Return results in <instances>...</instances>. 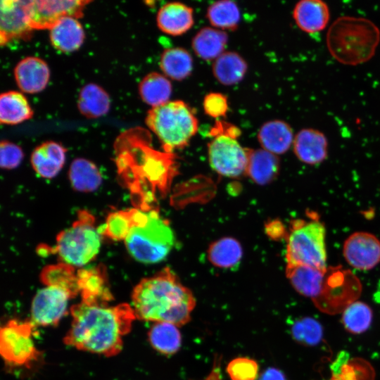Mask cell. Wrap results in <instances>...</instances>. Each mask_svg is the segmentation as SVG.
<instances>
[{
  "label": "cell",
  "mask_w": 380,
  "mask_h": 380,
  "mask_svg": "<svg viewBox=\"0 0 380 380\" xmlns=\"http://www.w3.org/2000/svg\"><path fill=\"white\" fill-rule=\"evenodd\" d=\"M380 42V30L371 20L342 15L328 28L326 43L330 55L338 63L355 66L371 60Z\"/></svg>",
  "instance_id": "obj_3"
},
{
  "label": "cell",
  "mask_w": 380,
  "mask_h": 380,
  "mask_svg": "<svg viewBox=\"0 0 380 380\" xmlns=\"http://www.w3.org/2000/svg\"><path fill=\"white\" fill-rule=\"evenodd\" d=\"M279 170L277 155L265 149H248L246 172L257 184H266L274 179Z\"/></svg>",
  "instance_id": "obj_24"
},
{
  "label": "cell",
  "mask_w": 380,
  "mask_h": 380,
  "mask_svg": "<svg viewBox=\"0 0 380 380\" xmlns=\"http://www.w3.org/2000/svg\"><path fill=\"white\" fill-rule=\"evenodd\" d=\"M205 113L213 118L224 117L228 110V101L225 95L219 92L208 94L203 99Z\"/></svg>",
  "instance_id": "obj_41"
},
{
  "label": "cell",
  "mask_w": 380,
  "mask_h": 380,
  "mask_svg": "<svg viewBox=\"0 0 380 380\" xmlns=\"http://www.w3.org/2000/svg\"><path fill=\"white\" fill-rule=\"evenodd\" d=\"M293 338L300 343L313 346L319 343L322 337L320 324L310 317L297 321L292 327Z\"/></svg>",
  "instance_id": "obj_38"
},
{
  "label": "cell",
  "mask_w": 380,
  "mask_h": 380,
  "mask_svg": "<svg viewBox=\"0 0 380 380\" xmlns=\"http://www.w3.org/2000/svg\"><path fill=\"white\" fill-rule=\"evenodd\" d=\"M260 380H285V379L281 372L270 369L263 374Z\"/></svg>",
  "instance_id": "obj_43"
},
{
  "label": "cell",
  "mask_w": 380,
  "mask_h": 380,
  "mask_svg": "<svg viewBox=\"0 0 380 380\" xmlns=\"http://www.w3.org/2000/svg\"><path fill=\"white\" fill-rule=\"evenodd\" d=\"M207 18L213 27L222 31H232L239 26L241 13L234 1L222 0L210 5L207 10Z\"/></svg>",
  "instance_id": "obj_35"
},
{
  "label": "cell",
  "mask_w": 380,
  "mask_h": 380,
  "mask_svg": "<svg viewBox=\"0 0 380 380\" xmlns=\"http://www.w3.org/2000/svg\"><path fill=\"white\" fill-rule=\"evenodd\" d=\"M160 67L167 78L183 80L192 72L193 58L189 52L183 48H170L163 52Z\"/></svg>",
  "instance_id": "obj_33"
},
{
  "label": "cell",
  "mask_w": 380,
  "mask_h": 380,
  "mask_svg": "<svg viewBox=\"0 0 380 380\" xmlns=\"http://www.w3.org/2000/svg\"><path fill=\"white\" fill-rule=\"evenodd\" d=\"M291 125L281 120H272L264 123L258 134L262 148L275 155L286 153L294 139Z\"/></svg>",
  "instance_id": "obj_22"
},
{
  "label": "cell",
  "mask_w": 380,
  "mask_h": 380,
  "mask_svg": "<svg viewBox=\"0 0 380 380\" xmlns=\"http://www.w3.org/2000/svg\"><path fill=\"white\" fill-rule=\"evenodd\" d=\"M343 255L352 267L369 270L380 262V241L369 232H354L345 240Z\"/></svg>",
  "instance_id": "obj_13"
},
{
  "label": "cell",
  "mask_w": 380,
  "mask_h": 380,
  "mask_svg": "<svg viewBox=\"0 0 380 380\" xmlns=\"http://www.w3.org/2000/svg\"><path fill=\"white\" fill-rule=\"evenodd\" d=\"M110 100L108 93L100 86L89 83L80 90L77 106L80 112L87 118H97L106 115Z\"/></svg>",
  "instance_id": "obj_29"
},
{
  "label": "cell",
  "mask_w": 380,
  "mask_h": 380,
  "mask_svg": "<svg viewBox=\"0 0 380 380\" xmlns=\"http://www.w3.org/2000/svg\"><path fill=\"white\" fill-rule=\"evenodd\" d=\"M77 274L82 302L88 305H109L113 298L108 286L104 266L80 269Z\"/></svg>",
  "instance_id": "obj_15"
},
{
  "label": "cell",
  "mask_w": 380,
  "mask_h": 380,
  "mask_svg": "<svg viewBox=\"0 0 380 380\" xmlns=\"http://www.w3.org/2000/svg\"><path fill=\"white\" fill-rule=\"evenodd\" d=\"M14 76L18 87L25 93L42 91L46 87L50 71L46 63L35 56L22 59L14 69Z\"/></svg>",
  "instance_id": "obj_18"
},
{
  "label": "cell",
  "mask_w": 380,
  "mask_h": 380,
  "mask_svg": "<svg viewBox=\"0 0 380 380\" xmlns=\"http://www.w3.org/2000/svg\"><path fill=\"white\" fill-rule=\"evenodd\" d=\"M242 255L240 243L232 237H224L213 242L208 251L210 262L222 268L236 266L240 262Z\"/></svg>",
  "instance_id": "obj_34"
},
{
  "label": "cell",
  "mask_w": 380,
  "mask_h": 380,
  "mask_svg": "<svg viewBox=\"0 0 380 380\" xmlns=\"http://www.w3.org/2000/svg\"><path fill=\"white\" fill-rule=\"evenodd\" d=\"M157 25L164 33L179 36L189 31L194 25V11L180 2H170L163 5L157 14Z\"/></svg>",
  "instance_id": "obj_20"
},
{
  "label": "cell",
  "mask_w": 380,
  "mask_h": 380,
  "mask_svg": "<svg viewBox=\"0 0 380 380\" xmlns=\"http://www.w3.org/2000/svg\"><path fill=\"white\" fill-rule=\"evenodd\" d=\"M36 326L30 321L11 319L1 327L0 353L2 358L11 366H27L37 360L40 352L34 342Z\"/></svg>",
  "instance_id": "obj_8"
},
{
  "label": "cell",
  "mask_w": 380,
  "mask_h": 380,
  "mask_svg": "<svg viewBox=\"0 0 380 380\" xmlns=\"http://www.w3.org/2000/svg\"><path fill=\"white\" fill-rule=\"evenodd\" d=\"M248 65L235 51H224L213 63V72L222 84L231 86L240 82L246 74Z\"/></svg>",
  "instance_id": "obj_26"
},
{
  "label": "cell",
  "mask_w": 380,
  "mask_h": 380,
  "mask_svg": "<svg viewBox=\"0 0 380 380\" xmlns=\"http://www.w3.org/2000/svg\"><path fill=\"white\" fill-rule=\"evenodd\" d=\"M52 46L57 50L69 53L77 50L84 39L82 25L74 17H65L49 30Z\"/></svg>",
  "instance_id": "obj_23"
},
{
  "label": "cell",
  "mask_w": 380,
  "mask_h": 380,
  "mask_svg": "<svg viewBox=\"0 0 380 380\" xmlns=\"http://www.w3.org/2000/svg\"><path fill=\"white\" fill-rule=\"evenodd\" d=\"M30 0H3L0 3V43L27 35L32 30L29 20Z\"/></svg>",
  "instance_id": "obj_14"
},
{
  "label": "cell",
  "mask_w": 380,
  "mask_h": 380,
  "mask_svg": "<svg viewBox=\"0 0 380 380\" xmlns=\"http://www.w3.org/2000/svg\"><path fill=\"white\" fill-rule=\"evenodd\" d=\"M68 177L73 189L80 192L94 191L102 182L101 174L96 165L82 158L72 162Z\"/></svg>",
  "instance_id": "obj_28"
},
{
  "label": "cell",
  "mask_w": 380,
  "mask_h": 380,
  "mask_svg": "<svg viewBox=\"0 0 380 380\" xmlns=\"http://www.w3.org/2000/svg\"><path fill=\"white\" fill-rule=\"evenodd\" d=\"M33 111L25 96L15 91L2 93L0 96V122L16 125L32 118Z\"/></svg>",
  "instance_id": "obj_30"
},
{
  "label": "cell",
  "mask_w": 380,
  "mask_h": 380,
  "mask_svg": "<svg viewBox=\"0 0 380 380\" xmlns=\"http://www.w3.org/2000/svg\"><path fill=\"white\" fill-rule=\"evenodd\" d=\"M330 17L329 7L322 0H301L293 9L296 25L307 34H317L325 30Z\"/></svg>",
  "instance_id": "obj_17"
},
{
  "label": "cell",
  "mask_w": 380,
  "mask_h": 380,
  "mask_svg": "<svg viewBox=\"0 0 380 380\" xmlns=\"http://www.w3.org/2000/svg\"><path fill=\"white\" fill-rule=\"evenodd\" d=\"M175 237L168 222L154 210L137 209L136 222L125 240L129 254L146 264L165 259L174 246Z\"/></svg>",
  "instance_id": "obj_4"
},
{
  "label": "cell",
  "mask_w": 380,
  "mask_h": 380,
  "mask_svg": "<svg viewBox=\"0 0 380 380\" xmlns=\"http://www.w3.org/2000/svg\"><path fill=\"white\" fill-rule=\"evenodd\" d=\"M227 41L228 37L224 31L205 27L201 29L193 37L191 46L200 58L215 61L224 52Z\"/></svg>",
  "instance_id": "obj_25"
},
{
  "label": "cell",
  "mask_w": 380,
  "mask_h": 380,
  "mask_svg": "<svg viewBox=\"0 0 380 380\" xmlns=\"http://www.w3.org/2000/svg\"><path fill=\"white\" fill-rule=\"evenodd\" d=\"M293 152L302 163L315 165L322 163L328 156V140L320 130L307 127L295 134Z\"/></svg>",
  "instance_id": "obj_16"
},
{
  "label": "cell",
  "mask_w": 380,
  "mask_h": 380,
  "mask_svg": "<svg viewBox=\"0 0 380 380\" xmlns=\"http://www.w3.org/2000/svg\"><path fill=\"white\" fill-rule=\"evenodd\" d=\"M148 340L152 348L160 354L176 353L182 344L178 327L169 322H155L148 331Z\"/></svg>",
  "instance_id": "obj_31"
},
{
  "label": "cell",
  "mask_w": 380,
  "mask_h": 380,
  "mask_svg": "<svg viewBox=\"0 0 380 380\" xmlns=\"http://www.w3.org/2000/svg\"><path fill=\"white\" fill-rule=\"evenodd\" d=\"M131 298L137 319L169 322L178 327L191 320L196 303L191 291L168 267L142 279L134 286Z\"/></svg>",
  "instance_id": "obj_2"
},
{
  "label": "cell",
  "mask_w": 380,
  "mask_h": 380,
  "mask_svg": "<svg viewBox=\"0 0 380 380\" xmlns=\"http://www.w3.org/2000/svg\"><path fill=\"white\" fill-rule=\"evenodd\" d=\"M102 236L94 215L80 210L72 224L57 235L55 251L62 262L82 267L98 254Z\"/></svg>",
  "instance_id": "obj_6"
},
{
  "label": "cell",
  "mask_w": 380,
  "mask_h": 380,
  "mask_svg": "<svg viewBox=\"0 0 380 380\" xmlns=\"http://www.w3.org/2000/svg\"><path fill=\"white\" fill-rule=\"evenodd\" d=\"M40 279L46 286L64 290L71 298L80 293L77 272L73 266L65 262L45 267L40 274Z\"/></svg>",
  "instance_id": "obj_27"
},
{
  "label": "cell",
  "mask_w": 380,
  "mask_h": 380,
  "mask_svg": "<svg viewBox=\"0 0 380 380\" xmlns=\"http://www.w3.org/2000/svg\"><path fill=\"white\" fill-rule=\"evenodd\" d=\"M172 90V84L168 78L156 72L146 75L139 85L142 101L152 108L168 102Z\"/></svg>",
  "instance_id": "obj_32"
},
{
  "label": "cell",
  "mask_w": 380,
  "mask_h": 380,
  "mask_svg": "<svg viewBox=\"0 0 380 380\" xmlns=\"http://www.w3.org/2000/svg\"><path fill=\"white\" fill-rule=\"evenodd\" d=\"M366 363L359 362L343 363L334 371L331 380H365Z\"/></svg>",
  "instance_id": "obj_42"
},
{
  "label": "cell",
  "mask_w": 380,
  "mask_h": 380,
  "mask_svg": "<svg viewBox=\"0 0 380 380\" xmlns=\"http://www.w3.org/2000/svg\"><path fill=\"white\" fill-rule=\"evenodd\" d=\"M137 208L110 213L106 223L99 227L102 236L115 240H125L135 224Z\"/></svg>",
  "instance_id": "obj_36"
},
{
  "label": "cell",
  "mask_w": 380,
  "mask_h": 380,
  "mask_svg": "<svg viewBox=\"0 0 380 380\" xmlns=\"http://www.w3.org/2000/svg\"><path fill=\"white\" fill-rule=\"evenodd\" d=\"M70 295L63 289L46 286L37 291L31 304V322L35 326L56 325L67 313Z\"/></svg>",
  "instance_id": "obj_12"
},
{
  "label": "cell",
  "mask_w": 380,
  "mask_h": 380,
  "mask_svg": "<svg viewBox=\"0 0 380 380\" xmlns=\"http://www.w3.org/2000/svg\"><path fill=\"white\" fill-rule=\"evenodd\" d=\"M23 159L22 148L8 141H1L0 144V165L4 169L17 167Z\"/></svg>",
  "instance_id": "obj_40"
},
{
  "label": "cell",
  "mask_w": 380,
  "mask_h": 380,
  "mask_svg": "<svg viewBox=\"0 0 380 380\" xmlns=\"http://www.w3.org/2000/svg\"><path fill=\"white\" fill-rule=\"evenodd\" d=\"M227 372L231 380H255L258 376L259 366L253 359L239 357L228 363Z\"/></svg>",
  "instance_id": "obj_39"
},
{
  "label": "cell",
  "mask_w": 380,
  "mask_h": 380,
  "mask_svg": "<svg viewBox=\"0 0 380 380\" xmlns=\"http://www.w3.org/2000/svg\"><path fill=\"white\" fill-rule=\"evenodd\" d=\"M360 291V282L352 272L341 266L330 267L327 268L322 291L313 302L322 311L339 312L355 302Z\"/></svg>",
  "instance_id": "obj_9"
},
{
  "label": "cell",
  "mask_w": 380,
  "mask_h": 380,
  "mask_svg": "<svg viewBox=\"0 0 380 380\" xmlns=\"http://www.w3.org/2000/svg\"><path fill=\"white\" fill-rule=\"evenodd\" d=\"M372 312L366 303L355 301L343 310L342 322L345 329L353 334H361L369 327Z\"/></svg>",
  "instance_id": "obj_37"
},
{
  "label": "cell",
  "mask_w": 380,
  "mask_h": 380,
  "mask_svg": "<svg viewBox=\"0 0 380 380\" xmlns=\"http://www.w3.org/2000/svg\"><path fill=\"white\" fill-rule=\"evenodd\" d=\"M146 123L167 152L186 146L198 131V120L191 108L180 100L153 107Z\"/></svg>",
  "instance_id": "obj_5"
},
{
  "label": "cell",
  "mask_w": 380,
  "mask_h": 380,
  "mask_svg": "<svg viewBox=\"0 0 380 380\" xmlns=\"http://www.w3.org/2000/svg\"><path fill=\"white\" fill-rule=\"evenodd\" d=\"M325 236V227L319 220L294 221L287 237L286 265L327 267Z\"/></svg>",
  "instance_id": "obj_7"
},
{
  "label": "cell",
  "mask_w": 380,
  "mask_h": 380,
  "mask_svg": "<svg viewBox=\"0 0 380 380\" xmlns=\"http://www.w3.org/2000/svg\"><path fill=\"white\" fill-rule=\"evenodd\" d=\"M239 130L232 126L227 132H217L208 144V160L218 174L236 177L246 172L248 149L236 139Z\"/></svg>",
  "instance_id": "obj_10"
},
{
  "label": "cell",
  "mask_w": 380,
  "mask_h": 380,
  "mask_svg": "<svg viewBox=\"0 0 380 380\" xmlns=\"http://www.w3.org/2000/svg\"><path fill=\"white\" fill-rule=\"evenodd\" d=\"M70 312L72 322L63 338L65 344L106 357L122 350L123 338L137 319L132 306L127 303L110 306L81 301L72 305Z\"/></svg>",
  "instance_id": "obj_1"
},
{
  "label": "cell",
  "mask_w": 380,
  "mask_h": 380,
  "mask_svg": "<svg viewBox=\"0 0 380 380\" xmlns=\"http://www.w3.org/2000/svg\"><path fill=\"white\" fill-rule=\"evenodd\" d=\"M89 1L30 0L28 13L32 30L51 29L65 17L81 18Z\"/></svg>",
  "instance_id": "obj_11"
},
{
  "label": "cell",
  "mask_w": 380,
  "mask_h": 380,
  "mask_svg": "<svg viewBox=\"0 0 380 380\" xmlns=\"http://www.w3.org/2000/svg\"><path fill=\"white\" fill-rule=\"evenodd\" d=\"M327 268L305 265H286V274L298 293L313 300L322 291Z\"/></svg>",
  "instance_id": "obj_19"
},
{
  "label": "cell",
  "mask_w": 380,
  "mask_h": 380,
  "mask_svg": "<svg viewBox=\"0 0 380 380\" xmlns=\"http://www.w3.org/2000/svg\"><path fill=\"white\" fill-rule=\"evenodd\" d=\"M65 152V148L57 142H44L33 151L31 155L32 166L42 177L51 179L63 168Z\"/></svg>",
  "instance_id": "obj_21"
}]
</instances>
